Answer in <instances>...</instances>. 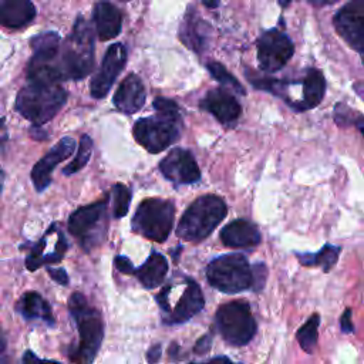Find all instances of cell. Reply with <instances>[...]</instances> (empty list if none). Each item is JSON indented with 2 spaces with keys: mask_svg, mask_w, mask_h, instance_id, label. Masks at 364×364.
Wrapping results in <instances>:
<instances>
[{
  "mask_svg": "<svg viewBox=\"0 0 364 364\" xmlns=\"http://www.w3.org/2000/svg\"><path fill=\"white\" fill-rule=\"evenodd\" d=\"M156 303L166 324H181L203 309L205 299L199 284L191 277H183L179 283L166 284L156 294Z\"/></svg>",
  "mask_w": 364,
  "mask_h": 364,
  "instance_id": "5b68a950",
  "label": "cell"
},
{
  "mask_svg": "<svg viewBox=\"0 0 364 364\" xmlns=\"http://www.w3.org/2000/svg\"><path fill=\"white\" fill-rule=\"evenodd\" d=\"M131 203V191L127 185L115 183L112 186V215L119 219L127 215Z\"/></svg>",
  "mask_w": 364,
  "mask_h": 364,
  "instance_id": "f1b7e54d",
  "label": "cell"
},
{
  "mask_svg": "<svg viewBox=\"0 0 364 364\" xmlns=\"http://www.w3.org/2000/svg\"><path fill=\"white\" fill-rule=\"evenodd\" d=\"M212 36V28L199 14L196 9L189 7L179 27V40L192 51L202 54Z\"/></svg>",
  "mask_w": 364,
  "mask_h": 364,
  "instance_id": "e0dca14e",
  "label": "cell"
},
{
  "mask_svg": "<svg viewBox=\"0 0 364 364\" xmlns=\"http://www.w3.org/2000/svg\"><path fill=\"white\" fill-rule=\"evenodd\" d=\"M67 101L65 90L58 82L28 81L16 97V111L33 125L48 122L64 107Z\"/></svg>",
  "mask_w": 364,
  "mask_h": 364,
  "instance_id": "3957f363",
  "label": "cell"
},
{
  "mask_svg": "<svg viewBox=\"0 0 364 364\" xmlns=\"http://www.w3.org/2000/svg\"><path fill=\"white\" fill-rule=\"evenodd\" d=\"M108 195L102 199L80 206L68 218V232L85 252L100 246L107 235L108 226Z\"/></svg>",
  "mask_w": 364,
  "mask_h": 364,
  "instance_id": "8992f818",
  "label": "cell"
},
{
  "mask_svg": "<svg viewBox=\"0 0 364 364\" xmlns=\"http://www.w3.org/2000/svg\"><path fill=\"white\" fill-rule=\"evenodd\" d=\"M289 1H290V0H280L279 3H280L282 6H287V4H289Z\"/></svg>",
  "mask_w": 364,
  "mask_h": 364,
  "instance_id": "f6af8a7d",
  "label": "cell"
},
{
  "mask_svg": "<svg viewBox=\"0 0 364 364\" xmlns=\"http://www.w3.org/2000/svg\"><path fill=\"white\" fill-rule=\"evenodd\" d=\"M36 7L31 0H0V24L7 28H20L33 21Z\"/></svg>",
  "mask_w": 364,
  "mask_h": 364,
  "instance_id": "7402d4cb",
  "label": "cell"
},
{
  "mask_svg": "<svg viewBox=\"0 0 364 364\" xmlns=\"http://www.w3.org/2000/svg\"><path fill=\"white\" fill-rule=\"evenodd\" d=\"M266 277H267V270L263 263H256L252 266V289H253V291L263 290Z\"/></svg>",
  "mask_w": 364,
  "mask_h": 364,
  "instance_id": "1f68e13d",
  "label": "cell"
},
{
  "mask_svg": "<svg viewBox=\"0 0 364 364\" xmlns=\"http://www.w3.org/2000/svg\"><path fill=\"white\" fill-rule=\"evenodd\" d=\"M228 208L222 198L203 195L195 199L182 215L176 236L186 242H200L208 237L226 216Z\"/></svg>",
  "mask_w": 364,
  "mask_h": 364,
  "instance_id": "277c9868",
  "label": "cell"
},
{
  "mask_svg": "<svg viewBox=\"0 0 364 364\" xmlns=\"http://www.w3.org/2000/svg\"><path fill=\"white\" fill-rule=\"evenodd\" d=\"M212 287L222 293H239L252 289V267L242 253L222 255L206 267Z\"/></svg>",
  "mask_w": 364,
  "mask_h": 364,
  "instance_id": "52a82bcc",
  "label": "cell"
},
{
  "mask_svg": "<svg viewBox=\"0 0 364 364\" xmlns=\"http://www.w3.org/2000/svg\"><path fill=\"white\" fill-rule=\"evenodd\" d=\"M159 171L168 181L176 185L195 183L200 178V171L193 155L183 148L171 149L159 162Z\"/></svg>",
  "mask_w": 364,
  "mask_h": 364,
  "instance_id": "5bb4252c",
  "label": "cell"
},
{
  "mask_svg": "<svg viewBox=\"0 0 364 364\" xmlns=\"http://www.w3.org/2000/svg\"><path fill=\"white\" fill-rule=\"evenodd\" d=\"M178 121L162 115L139 118L132 128L134 138L151 154H158L173 144L181 134Z\"/></svg>",
  "mask_w": 364,
  "mask_h": 364,
  "instance_id": "30bf717a",
  "label": "cell"
},
{
  "mask_svg": "<svg viewBox=\"0 0 364 364\" xmlns=\"http://www.w3.org/2000/svg\"><path fill=\"white\" fill-rule=\"evenodd\" d=\"M340 37L355 51H364V0H350L333 18Z\"/></svg>",
  "mask_w": 364,
  "mask_h": 364,
  "instance_id": "7c38bea8",
  "label": "cell"
},
{
  "mask_svg": "<svg viewBox=\"0 0 364 364\" xmlns=\"http://www.w3.org/2000/svg\"><path fill=\"white\" fill-rule=\"evenodd\" d=\"M219 1L220 0H203V4L209 9H216L219 6Z\"/></svg>",
  "mask_w": 364,
  "mask_h": 364,
  "instance_id": "7bdbcfd3",
  "label": "cell"
},
{
  "mask_svg": "<svg viewBox=\"0 0 364 364\" xmlns=\"http://www.w3.org/2000/svg\"><path fill=\"white\" fill-rule=\"evenodd\" d=\"M216 330L232 346L247 344L256 333V321L250 306L245 300H232L222 304L215 314Z\"/></svg>",
  "mask_w": 364,
  "mask_h": 364,
  "instance_id": "9c48e42d",
  "label": "cell"
},
{
  "mask_svg": "<svg viewBox=\"0 0 364 364\" xmlns=\"http://www.w3.org/2000/svg\"><path fill=\"white\" fill-rule=\"evenodd\" d=\"M51 235H53V223L50 225V228L44 233V236L37 243H34L28 247L30 250H28V255L26 257V267L28 270L33 272V270H37L43 264L48 266V264H53V263H58L64 257V253H65L68 245H67V240H65L63 232L58 235L57 240L54 242L53 249L46 252L48 245H50Z\"/></svg>",
  "mask_w": 364,
  "mask_h": 364,
  "instance_id": "ac0fdd59",
  "label": "cell"
},
{
  "mask_svg": "<svg viewBox=\"0 0 364 364\" xmlns=\"http://www.w3.org/2000/svg\"><path fill=\"white\" fill-rule=\"evenodd\" d=\"M47 272L48 274L51 276V279L63 286H67L68 284V276H67V272L61 267H47Z\"/></svg>",
  "mask_w": 364,
  "mask_h": 364,
  "instance_id": "e575fe53",
  "label": "cell"
},
{
  "mask_svg": "<svg viewBox=\"0 0 364 364\" xmlns=\"http://www.w3.org/2000/svg\"><path fill=\"white\" fill-rule=\"evenodd\" d=\"M175 218V205L169 199H144L134 218L132 229L154 242H165L171 233Z\"/></svg>",
  "mask_w": 364,
  "mask_h": 364,
  "instance_id": "ba28073f",
  "label": "cell"
},
{
  "mask_svg": "<svg viewBox=\"0 0 364 364\" xmlns=\"http://www.w3.org/2000/svg\"><path fill=\"white\" fill-rule=\"evenodd\" d=\"M154 109L156 111L158 115H162L165 118L173 119L181 122V109L178 107V104L169 98H164V97H156L152 102Z\"/></svg>",
  "mask_w": 364,
  "mask_h": 364,
  "instance_id": "4dcf8cb0",
  "label": "cell"
},
{
  "mask_svg": "<svg viewBox=\"0 0 364 364\" xmlns=\"http://www.w3.org/2000/svg\"><path fill=\"white\" fill-rule=\"evenodd\" d=\"M16 310L26 318V320H41L47 326L53 327L55 320L53 317V311L50 304L46 299H43L36 291L24 293L16 304Z\"/></svg>",
  "mask_w": 364,
  "mask_h": 364,
  "instance_id": "603a6c76",
  "label": "cell"
},
{
  "mask_svg": "<svg viewBox=\"0 0 364 364\" xmlns=\"http://www.w3.org/2000/svg\"><path fill=\"white\" fill-rule=\"evenodd\" d=\"M220 240L229 247H255L260 243L262 236L252 222L235 219L220 230Z\"/></svg>",
  "mask_w": 364,
  "mask_h": 364,
  "instance_id": "ffe728a7",
  "label": "cell"
},
{
  "mask_svg": "<svg viewBox=\"0 0 364 364\" xmlns=\"http://www.w3.org/2000/svg\"><path fill=\"white\" fill-rule=\"evenodd\" d=\"M208 71L210 73V75L218 80L219 82H222L223 85H228L229 88H233L236 92L245 94V88L240 85V82L218 61H210L206 64Z\"/></svg>",
  "mask_w": 364,
  "mask_h": 364,
  "instance_id": "f546056e",
  "label": "cell"
},
{
  "mask_svg": "<svg viewBox=\"0 0 364 364\" xmlns=\"http://www.w3.org/2000/svg\"><path fill=\"white\" fill-rule=\"evenodd\" d=\"M3 181H4V173H3V171L0 168V192H1V188H3Z\"/></svg>",
  "mask_w": 364,
  "mask_h": 364,
  "instance_id": "ee69618b",
  "label": "cell"
},
{
  "mask_svg": "<svg viewBox=\"0 0 364 364\" xmlns=\"http://www.w3.org/2000/svg\"><path fill=\"white\" fill-rule=\"evenodd\" d=\"M145 98L146 91L142 80L136 74H128L117 88L112 102L118 111L131 115L144 107Z\"/></svg>",
  "mask_w": 364,
  "mask_h": 364,
  "instance_id": "d6986e66",
  "label": "cell"
},
{
  "mask_svg": "<svg viewBox=\"0 0 364 364\" xmlns=\"http://www.w3.org/2000/svg\"><path fill=\"white\" fill-rule=\"evenodd\" d=\"M23 363L24 364H61L58 361H53V360H43V358H38L33 351L27 350L23 355Z\"/></svg>",
  "mask_w": 364,
  "mask_h": 364,
  "instance_id": "8d00e7d4",
  "label": "cell"
},
{
  "mask_svg": "<svg viewBox=\"0 0 364 364\" xmlns=\"http://www.w3.org/2000/svg\"><path fill=\"white\" fill-rule=\"evenodd\" d=\"M94 23L100 40L107 41L117 37L122 27L121 11L108 0H100L94 9Z\"/></svg>",
  "mask_w": 364,
  "mask_h": 364,
  "instance_id": "44dd1931",
  "label": "cell"
},
{
  "mask_svg": "<svg viewBox=\"0 0 364 364\" xmlns=\"http://www.w3.org/2000/svg\"><path fill=\"white\" fill-rule=\"evenodd\" d=\"M350 114H351V109L348 108V107H346L344 104H341V102H338L337 105H336V115H334V118H336V122L341 127H346V125H348V124H354V118H350Z\"/></svg>",
  "mask_w": 364,
  "mask_h": 364,
  "instance_id": "d6a6232c",
  "label": "cell"
},
{
  "mask_svg": "<svg viewBox=\"0 0 364 364\" xmlns=\"http://www.w3.org/2000/svg\"><path fill=\"white\" fill-rule=\"evenodd\" d=\"M127 63V48L121 43H114L105 51L100 70L90 82V92L94 98H104Z\"/></svg>",
  "mask_w": 364,
  "mask_h": 364,
  "instance_id": "4fadbf2b",
  "label": "cell"
},
{
  "mask_svg": "<svg viewBox=\"0 0 364 364\" xmlns=\"http://www.w3.org/2000/svg\"><path fill=\"white\" fill-rule=\"evenodd\" d=\"M161 357V344H154L148 351H146V361L148 364H155Z\"/></svg>",
  "mask_w": 364,
  "mask_h": 364,
  "instance_id": "f35d334b",
  "label": "cell"
},
{
  "mask_svg": "<svg viewBox=\"0 0 364 364\" xmlns=\"http://www.w3.org/2000/svg\"><path fill=\"white\" fill-rule=\"evenodd\" d=\"M121 1H131V0H121Z\"/></svg>",
  "mask_w": 364,
  "mask_h": 364,
  "instance_id": "bcb514c9",
  "label": "cell"
},
{
  "mask_svg": "<svg viewBox=\"0 0 364 364\" xmlns=\"http://www.w3.org/2000/svg\"><path fill=\"white\" fill-rule=\"evenodd\" d=\"M68 310L78 330V341L67 351V355L74 364H92L104 338L102 316L81 293L71 294Z\"/></svg>",
  "mask_w": 364,
  "mask_h": 364,
  "instance_id": "7a4b0ae2",
  "label": "cell"
},
{
  "mask_svg": "<svg viewBox=\"0 0 364 364\" xmlns=\"http://www.w3.org/2000/svg\"><path fill=\"white\" fill-rule=\"evenodd\" d=\"M200 108L210 112L220 124L232 127L242 114V107L237 100L223 88L210 90L200 102Z\"/></svg>",
  "mask_w": 364,
  "mask_h": 364,
  "instance_id": "2e32d148",
  "label": "cell"
},
{
  "mask_svg": "<svg viewBox=\"0 0 364 364\" xmlns=\"http://www.w3.org/2000/svg\"><path fill=\"white\" fill-rule=\"evenodd\" d=\"M94 68V34L88 21L78 16L71 34L60 44L57 57L50 67V81L81 80Z\"/></svg>",
  "mask_w": 364,
  "mask_h": 364,
  "instance_id": "6da1fadb",
  "label": "cell"
},
{
  "mask_svg": "<svg viewBox=\"0 0 364 364\" xmlns=\"http://www.w3.org/2000/svg\"><path fill=\"white\" fill-rule=\"evenodd\" d=\"M307 1H310L311 4H314V6H328V4H334V3H337L338 0H307Z\"/></svg>",
  "mask_w": 364,
  "mask_h": 364,
  "instance_id": "b9f144b4",
  "label": "cell"
},
{
  "mask_svg": "<svg viewBox=\"0 0 364 364\" xmlns=\"http://www.w3.org/2000/svg\"><path fill=\"white\" fill-rule=\"evenodd\" d=\"M0 364H9L7 357V343L4 338V334L0 331Z\"/></svg>",
  "mask_w": 364,
  "mask_h": 364,
  "instance_id": "ab89813d",
  "label": "cell"
},
{
  "mask_svg": "<svg viewBox=\"0 0 364 364\" xmlns=\"http://www.w3.org/2000/svg\"><path fill=\"white\" fill-rule=\"evenodd\" d=\"M326 92V80L316 68H309L301 81V97L299 102V112L317 107Z\"/></svg>",
  "mask_w": 364,
  "mask_h": 364,
  "instance_id": "cb8c5ba5",
  "label": "cell"
},
{
  "mask_svg": "<svg viewBox=\"0 0 364 364\" xmlns=\"http://www.w3.org/2000/svg\"><path fill=\"white\" fill-rule=\"evenodd\" d=\"M91 152H92V141H91V138H90L87 134H84V135L80 138L78 151H77L74 159L63 169V173L70 176V175L78 172L80 169H82V168L87 165V162L90 161Z\"/></svg>",
  "mask_w": 364,
  "mask_h": 364,
  "instance_id": "83f0119b",
  "label": "cell"
},
{
  "mask_svg": "<svg viewBox=\"0 0 364 364\" xmlns=\"http://www.w3.org/2000/svg\"><path fill=\"white\" fill-rule=\"evenodd\" d=\"M75 149V141L71 136L61 138L31 169V181L37 192H43L51 182L54 168L67 159Z\"/></svg>",
  "mask_w": 364,
  "mask_h": 364,
  "instance_id": "9a60e30c",
  "label": "cell"
},
{
  "mask_svg": "<svg viewBox=\"0 0 364 364\" xmlns=\"http://www.w3.org/2000/svg\"><path fill=\"white\" fill-rule=\"evenodd\" d=\"M318 324H320V316L317 313L311 314L306 323L296 331V338L300 344V347L311 354L317 347V336H318Z\"/></svg>",
  "mask_w": 364,
  "mask_h": 364,
  "instance_id": "4316f807",
  "label": "cell"
},
{
  "mask_svg": "<svg viewBox=\"0 0 364 364\" xmlns=\"http://www.w3.org/2000/svg\"><path fill=\"white\" fill-rule=\"evenodd\" d=\"M114 264L115 267L124 273V274H132L134 273V266H132V262L127 257V256H122V255H118L115 259H114Z\"/></svg>",
  "mask_w": 364,
  "mask_h": 364,
  "instance_id": "836d02e7",
  "label": "cell"
},
{
  "mask_svg": "<svg viewBox=\"0 0 364 364\" xmlns=\"http://www.w3.org/2000/svg\"><path fill=\"white\" fill-rule=\"evenodd\" d=\"M294 53L291 40L277 28L264 31L257 40V61L262 70L274 73L283 68Z\"/></svg>",
  "mask_w": 364,
  "mask_h": 364,
  "instance_id": "8fae6325",
  "label": "cell"
},
{
  "mask_svg": "<svg viewBox=\"0 0 364 364\" xmlns=\"http://www.w3.org/2000/svg\"><path fill=\"white\" fill-rule=\"evenodd\" d=\"M340 328L343 333H354V326L351 323V310L346 309L343 316L340 317Z\"/></svg>",
  "mask_w": 364,
  "mask_h": 364,
  "instance_id": "74e56055",
  "label": "cell"
},
{
  "mask_svg": "<svg viewBox=\"0 0 364 364\" xmlns=\"http://www.w3.org/2000/svg\"><path fill=\"white\" fill-rule=\"evenodd\" d=\"M168 273V262L166 259L158 253L152 252L151 256L141 264L136 270H134V276L139 280V283L145 289H155L158 287Z\"/></svg>",
  "mask_w": 364,
  "mask_h": 364,
  "instance_id": "d4e9b609",
  "label": "cell"
},
{
  "mask_svg": "<svg viewBox=\"0 0 364 364\" xmlns=\"http://www.w3.org/2000/svg\"><path fill=\"white\" fill-rule=\"evenodd\" d=\"M210 346H212V336L210 334H205V336H202L196 341V344L193 347V351L196 354H205V353H208L210 350Z\"/></svg>",
  "mask_w": 364,
  "mask_h": 364,
  "instance_id": "d590c367",
  "label": "cell"
},
{
  "mask_svg": "<svg viewBox=\"0 0 364 364\" xmlns=\"http://www.w3.org/2000/svg\"><path fill=\"white\" fill-rule=\"evenodd\" d=\"M341 252L340 246L336 245H330L326 243L318 252L316 253H296L297 260L300 262V264L311 267V266H320L323 269V272H330L333 269V266L337 263L338 260V255Z\"/></svg>",
  "mask_w": 364,
  "mask_h": 364,
  "instance_id": "484cf974",
  "label": "cell"
},
{
  "mask_svg": "<svg viewBox=\"0 0 364 364\" xmlns=\"http://www.w3.org/2000/svg\"><path fill=\"white\" fill-rule=\"evenodd\" d=\"M203 364H233L228 357H225V355H219V357H213V358H210L209 361H206V363H203Z\"/></svg>",
  "mask_w": 364,
  "mask_h": 364,
  "instance_id": "60d3db41",
  "label": "cell"
}]
</instances>
